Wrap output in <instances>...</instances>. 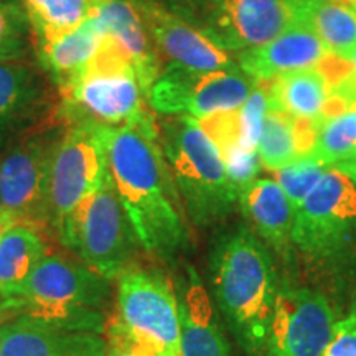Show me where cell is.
Here are the masks:
<instances>
[{
  "label": "cell",
  "instance_id": "cell-1",
  "mask_svg": "<svg viewBox=\"0 0 356 356\" xmlns=\"http://www.w3.org/2000/svg\"><path fill=\"white\" fill-rule=\"evenodd\" d=\"M108 167L140 248L173 261L190 244L184 204L159 144L157 121L108 129Z\"/></svg>",
  "mask_w": 356,
  "mask_h": 356
},
{
  "label": "cell",
  "instance_id": "cell-2",
  "mask_svg": "<svg viewBox=\"0 0 356 356\" xmlns=\"http://www.w3.org/2000/svg\"><path fill=\"white\" fill-rule=\"evenodd\" d=\"M216 309L248 356H262L279 296L273 252L249 226L216 236L210 252Z\"/></svg>",
  "mask_w": 356,
  "mask_h": 356
},
{
  "label": "cell",
  "instance_id": "cell-3",
  "mask_svg": "<svg viewBox=\"0 0 356 356\" xmlns=\"http://www.w3.org/2000/svg\"><path fill=\"white\" fill-rule=\"evenodd\" d=\"M157 126L186 220L202 229L222 225L238 207V191L215 142L197 119L186 115H162Z\"/></svg>",
  "mask_w": 356,
  "mask_h": 356
},
{
  "label": "cell",
  "instance_id": "cell-4",
  "mask_svg": "<svg viewBox=\"0 0 356 356\" xmlns=\"http://www.w3.org/2000/svg\"><path fill=\"white\" fill-rule=\"evenodd\" d=\"M293 251L328 284L356 274V185L328 168L296 211Z\"/></svg>",
  "mask_w": 356,
  "mask_h": 356
},
{
  "label": "cell",
  "instance_id": "cell-5",
  "mask_svg": "<svg viewBox=\"0 0 356 356\" xmlns=\"http://www.w3.org/2000/svg\"><path fill=\"white\" fill-rule=\"evenodd\" d=\"M111 296L113 280L79 259L47 252L22 296L8 304L17 315H29L65 330L104 335Z\"/></svg>",
  "mask_w": 356,
  "mask_h": 356
},
{
  "label": "cell",
  "instance_id": "cell-6",
  "mask_svg": "<svg viewBox=\"0 0 356 356\" xmlns=\"http://www.w3.org/2000/svg\"><path fill=\"white\" fill-rule=\"evenodd\" d=\"M56 114L65 122L91 121L108 129L144 126L150 113L131 63L106 38L91 65L58 92Z\"/></svg>",
  "mask_w": 356,
  "mask_h": 356
},
{
  "label": "cell",
  "instance_id": "cell-7",
  "mask_svg": "<svg viewBox=\"0 0 356 356\" xmlns=\"http://www.w3.org/2000/svg\"><path fill=\"white\" fill-rule=\"evenodd\" d=\"M66 127L56 111L48 121L19 137L0 154V216L3 228L25 225L51 233L50 172L56 144Z\"/></svg>",
  "mask_w": 356,
  "mask_h": 356
},
{
  "label": "cell",
  "instance_id": "cell-8",
  "mask_svg": "<svg viewBox=\"0 0 356 356\" xmlns=\"http://www.w3.org/2000/svg\"><path fill=\"white\" fill-rule=\"evenodd\" d=\"M203 37L231 55L299 24L302 0H162Z\"/></svg>",
  "mask_w": 356,
  "mask_h": 356
},
{
  "label": "cell",
  "instance_id": "cell-9",
  "mask_svg": "<svg viewBox=\"0 0 356 356\" xmlns=\"http://www.w3.org/2000/svg\"><path fill=\"white\" fill-rule=\"evenodd\" d=\"M108 175V127L91 121L66 122L50 172L51 233L63 248L79 207Z\"/></svg>",
  "mask_w": 356,
  "mask_h": 356
},
{
  "label": "cell",
  "instance_id": "cell-10",
  "mask_svg": "<svg viewBox=\"0 0 356 356\" xmlns=\"http://www.w3.org/2000/svg\"><path fill=\"white\" fill-rule=\"evenodd\" d=\"M65 248L109 280H115L136 264L137 251L142 248L111 175L79 207Z\"/></svg>",
  "mask_w": 356,
  "mask_h": 356
},
{
  "label": "cell",
  "instance_id": "cell-11",
  "mask_svg": "<svg viewBox=\"0 0 356 356\" xmlns=\"http://www.w3.org/2000/svg\"><path fill=\"white\" fill-rule=\"evenodd\" d=\"M257 86L241 70L202 71L163 65L147 91V106L160 115H186L203 121L238 109Z\"/></svg>",
  "mask_w": 356,
  "mask_h": 356
},
{
  "label": "cell",
  "instance_id": "cell-12",
  "mask_svg": "<svg viewBox=\"0 0 356 356\" xmlns=\"http://www.w3.org/2000/svg\"><path fill=\"white\" fill-rule=\"evenodd\" d=\"M113 318L134 337L180 356L177 292L160 269L134 264L115 279Z\"/></svg>",
  "mask_w": 356,
  "mask_h": 356
},
{
  "label": "cell",
  "instance_id": "cell-13",
  "mask_svg": "<svg viewBox=\"0 0 356 356\" xmlns=\"http://www.w3.org/2000/svg\"><path fill=\"white\" fill-rule=\"evenodd\" d=\"M327 296L309 287L282 286L266 343V356H323L335 328Z\"/></svg>",
  "mask_w": 356,
  "mask_h": 356
},
{
  "label": "cell",
  "instance_id": "cell-14",
  "mask_svg": "<svg viewBox=\"0 0 356 356\" xmlns=\"http://www.w3.org/2000/svg\"><path fill=\"white\" fill-rule=\"evenodd\" d=\"M149 32L160 60L190 70L218 71L238 68L231 53L220 50L162 0H132Z\"/></svg>",
  "mask_w": 356,
  "mask_h": 356
},
{
  "label": "cell",
  "instance_id": "cell-15",
  "mask_svg": "<svg viewBox=\"0 0 356 356\" xmlns=\"http://www.w3.org/2000/svg\"><path fill=\"white\" fill-rule=\"evenodd\" d=\"M51 86L37 65L0 61V154L55 114Z\"/></svg>",
  "mask_w": 356,
  "mask_h": 356
},
{
  "label": "cell",
  "instance_id": "cell-16",
  "mask_svg": "<svg viewBox=\"0 0 356 356\" xmlns=\"http://www.w3.org/2000/svg\"><path fill=\"white\" fill-rule=\"evenodd\" d=\"M175 292L180 312V356H231L218 309L190 264L178 273Z\"/></svg>",
  "mask_w": 356,
  "mask_h": 356
},
{
  "label": "cell",
  "instance_id": "cell-17",
  "mask_svg": "<svg viewBox=\"0 0 356 356\" xmlns=\"http://www.w3.org/2000/svg\"><path fill=\"white\" fill-rule=\"evenodd\" d=\"M0 356H106V338L15 315L0 327Z\"/></svg>",
  "mask_w": 356,
  "mask_h": 356
},
{
  "label": "cell",
  "instance_id": "cell-18",
  "mask_svg": "<svg viewBox=\"0 0 356 356\" xmlns=\"http://www.w3.org/2000/svg\"><path fill=\"white\" fill-rule=\"evenodd\" d=\"M328 56L327 48L305 25L296 24L269 42L236 53V63L256 83L273 81L292 71L315 68Z\"/></svg>",
  "mask_w": 356,
  "mask_h": 356
},
{
  "label": "cell",
  "instance_id": "cell-19",
  "mask_svg": "<svg viewBox=\"0 0 356 356\" xmlns=\"http://www.w3.org/2000/svg\"><path fill=\"white\" fill-rule=\"evenodd\" d=\"M238 204L252 233L279 256L291 259L293 252L292 228L296 210L274 178H259L239 190Z\"/></svg>",
  "mask_w": 356,
  "mask_h": 356
},
{
  "label": "cell",
  "instance_id": "cell-20",
  "mask_svg": "<svg viewBox=\"0 0 356 356\" xmlns=\"http://www.w3.org/2000/svg\"><path fill=\"white\" fill-rule=\"evenodd\" d=\"M92 13L99 19L106 38L131 63L147 96V91L159 76L163 65L134 2L132 0H96Z\"/></svg>",
  "mask_w": 356,
  "mask_h": 356
},
{
  "label": "cell",
  "instance_id": "cell-21",
  "mask_svg": "<svg viewBox=\"0 0 356 356\" xmlns=\"http://www.w3.org/2000/svg\"><path fill=\"white\" fill-rule=\"evenodd\" d=\"M104 42V29L92 13L78 29L50 43L35 47V61L38 70L55 86L56 92H60L91 65Z\"/></svg>",
  "mask_w": 356,
  "mask_h": 356
},
{
  "label": "cell",
  "instance_id": "cell-22",
  "mask_svg": "<svg viewBox=\"0 0 356 356\" xmlns=\"http://www.w3.org/2000/svg\"><path fill=\"white\" fill-rule=\"evenodd\" d=\"M332 84L318 66L292 71L266 88L269 108L279 109L296 121L317 124L332 96Z\"/></svg>",
  "mask_w": 356,
  "mask_h": 356
},
{
  "label": "cell",
  "instance_id": "cell-23",
  "mask_svg": "<svg viewBox=\"0 0 356 356\" xmlns=\"http://www.w3.org/2000/svg\"><path fill=\"white\" fill-rule=\"evenodd\" d=\"M47 252V236L40 231L25 225L3 229L0 236V300L19 299Z\"/></svg>",
  "mask_w": 356,
  "mask_h": 356
},
{
  "label": "cell",
  "instance_id": "cell-24",
  "mask_svg": "<svg viewBox=\"0 0 356 356\" xmlns=\"http://www.w3.org/2000/svg\"><path fill=\"white\" fill-rule=\"evenodd\" d=\"M299 24L317 35L328 55L350 60L356 48V13L345 0H302Z\"/></svg>",
  "mask_w": 356,
  "mask_h": 356
},
{
  "label": "cell",
  "instance_id": "cell-25",
  "mask_svg": "<svg viewBox=\"0 0 356 356\" xmlns=\"http://www.w3.org/2000/svg\"><path fill=\"white\" fill-rule=\"evenodd\" d=\"M30 30L33 48L50 43L61 35L78 29L95 12L96 0H22Z\"/></svg>",
  "mask_w": 356,
  "mask_h": 356
},
{
  "label": "cell",
  "instance_id": "cell-26",
  "mask_svg": "<svg viewBox=\"0 0 356 356\" xmlns=\"http://www.w3.org/2000/svg\"><path fill=\"white\" fill-rule=\"evenodd\" d=\"M300 155H304V149L296 119L279 109H267L257 142L261 167L274 173L291 165Z\"/></svg>",
  "mask_w": 356,
  "mask_h": 356
},
{
  "label": "cell",
  "instance_id": "cell-27",
  "mask_svg": "<svg viewBox=\"0 0 356 356\" xmlns=\"http://www.w3.org/2000/svg\"><path fill=\"white\" fill-rule=\"evenodd\" d=\"M353 152H356V104L315 126L309 155L332 168Z\"/></svg>",
  "mask_w": 356,
  "mask_h": 356
},
{
  "label": "cell",
  "instance_id": "cell-28",
  "mask_svg": "<svg viewBox=\"0 0 356 356\" xmlns=\"http://www.w3.org/2000/svg\"><path fill=\"white\" fill-rule=\"evenodd\" d=\"M33 37L22 0H0V61H25Z\"/></svg>",
  "mask_w": 356,
  "mask_h": 356
},
{
  "label": "cell",
  "instance_id": "cell-29",
  "mask_svg": "<svg viewBox=\"0 0 356 356\" xmlns=\"http://www.w3.org/2000/svg\"><path fill=\"white\" fill-rule=\"evenodd\" d=\"M267 109H269L267 92L262 88V83H257L248 99L238 109L229 111L236 144L248 152H257V142H259Z\"/></svg>",
  "mask_w": 356,
  "mask_h": 356
},
{
  "label": "cell",
  "instance_id": "cell-30",
  "mask_svg": "<svg viewBox=\"0 0 356 356\" xmlns=\"http://www.w3.org/2000/svg\"><path fill=\"white\" fill-rule=\"evenodd\" d=\"M327 170L328 167H325L322 162L305 154L282 170L274 172V180L280 185L289 202L292 203L293 210L297 211Z\"/></svg>",
  "mask_w": 356,
  "mask_h": 356
},
{
  "label": "cell",
  "instance_id": "cell-31",
  "mask_svg": "<svg viewBox=\"0 0 356 356\" xmlns=\"http://www.w3.org/2000/svg\"><path fill=\"white\" fill-rule=\"evenodd\" d=\"M106 356H172L157 346L134 337L111 317L106 325Z\"/></svg>",
  "mask_w": 356,
  "mask_h": 356
},
{
  "label": "cell",
  "instance_id": "cell-32",
  "mask_svg": "<svg viewBox=\"0 0 356 356\" xmlns=\"http://www.w3.org/2000/svg\"><path fill=\"white\" fill-rule=\"evenodd\" d=\"M323 356H356V309L345 318L337 320L332 341Z\"/></svg>",
  "mask_w": 356,
  "mask_h": 356
},
{
  "label": "cell",
  "instance_id": "cell-33",
  "mask_svg": "<svg viewBox=\"0 0 356 356\" xmlns=\"http://www.w3.org/2000/svg\"><path fill=\"white\" fill-rule=\"evenodd\" d=\"M332 168H335V170L343 173L345 177H348L350 180L356 185V152L348 155L345 160L338 162L337 165H333Z\"/></svg>",
  "mask_w": 356,
  "mask_h": 356
},
{
  "label": "cell",
  "instance_id": "cell-34",
  "mask_svg": "<svg viewBox=\"0 0 356 356\" xmlns=\"http://www.w3.org/2000/svg\"><path fill=\"white\" fill-rule=\"evenodd\" d=\"M15 310H13V307L8 304L6 300H0V327H2L3 323L7 322V320H10L12 317H15Z\"/></svg>",
  "mask_w": 356,
  "mask_h": 356
},
{
  "label": "cell",
  "instance_id": "cell-35",
  "mask_svg": "<svg viewBox=\"0 0 356 356\" xmlns=\"http://www.w3.org/2000/svg\"><path fill=\"white\" fill-rule=\"evenodd\" d=\"M350 61H351V66H353V78L356 79V48H355V51L351 53Z\"/></svg>",
  "mask_w": 356,
  "mask_h": 356
},
{
  "label": "cell",
  "instance_id": "cell-36",
  "mask_svg": "<svg viewBox=\"0 0 356 356\" xmlns=\"http://www.w3.org/2000/svg\"><path fill=\"white\" fill-rule=\"evenodd\" d=\"M345 2L348 3V6H350L351 8H353L355 13H356V0H345Z\"/></svg>",
  "mask_w": 356,
  "mask_h": 356
},
{
  "label": "cell",
  "instance_id": "cell-37",
  "mask_svg": "<svg viewBox=\"0 0 356 356\" xmlns=\"http://www.w3.org/2000/svg\"><path fill=\"white\" fill-rule=\"evenodd\" d=\"M3 221H2V216H0V236H2V233H3Z\"/></svg>",
  "mask_w": 356,
  "mask_h": 356
}]
</instances>
